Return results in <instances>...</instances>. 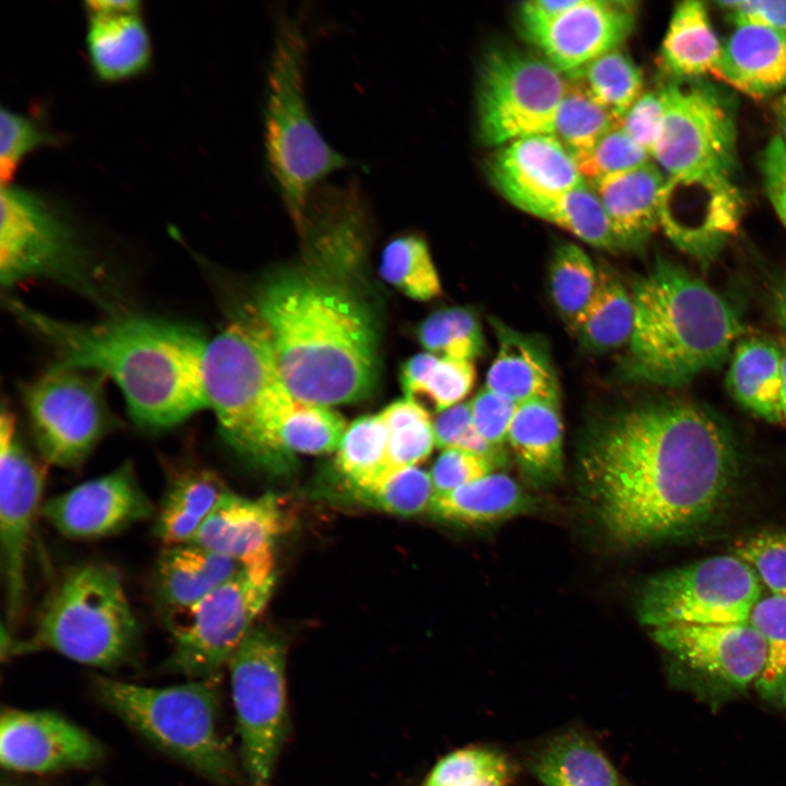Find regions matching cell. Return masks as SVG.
<instances>
[{"instance_id":"38","label":"cell","mask_w":786,"mask_h":786,"mask_svg":"<svg viewBox=\"0 0 786 786\" xmlns=\"http://www.w3.org/2000/svg\"><path fill=\"white\" fill-rule=\"evenodd\" d=\"M401 380L407 398L425 396L441 413L458 404L471 392L476 371L471 360L422 353L403 365Z\"/></svg>"},{"instance_id":"33","label":"cell","mask_w":786,"mask_h":786,"mask_svg":"<svg viewBox=\"0 0 786 786\" xmlns=\"http://www.w3.org/2000/svg\"><path fill=\"white\" fill-rule=\"evenodd\" d=\"M527 507L528 498L514 479L491 473L451 491L434 493L429 511L446 521L481 525L517 515Z\"/></svg>"},{"instance_id":"35","label":"cell","mask_w":786,"mask_h":786,"mask_svg":"<svg viewBox=\"0 0 786 786\" xmlns=\"http://www.w3.org/2000/svg\"><path fill=\"white\" fill-rule=\"evenodd\" d=\"M633 323L631 291L611 270L599 266L595 291L573 332L587 349L607 352L628 345Z\"/></svg>"},{"instance_id":"44","label":"cell","mask_w":786,"mask_h":786,"mask_svg":"<svg viewBox=\"0 0 786 786\" xmlns=\"http://www.w3.org/2000/svg\"><path fill=\"white\" fill-rule=\"evenodd\" d=\"M389 432L388 453L392 472L417 466L436 445L433 421L415 400L390 404L380 413Z\"/></svg>"},{"instance_id":"23","label":"cell","mask_w":786,"mask_h":786,"mask_svg":"<svg viewBox=\"0 0 786 786\" xmlns=\"http://www.w3.org/2000/svg\"><path fill=\"white\" fill-rule=\"evenodd\" d=\"M488 168L497 190L517 209L586 182L572 154L551 134L529 135L498 147Z\"/></svg>"},{"instance_id":"48","label":"cell","mask_w":786,"mask_h":786,"mask_svg":"<svg viewBox=\"0 0 786 786\" xmlns=\"http://www.w3.org/2000/svg\"><path fill=\"white\" fill-rule=\"evenodd\" d=\"M575 160L584 180L594 186L604 178L650 163L651 156L618 124L606 133L591 151Z\"/></svg>"},{"instance_id":"60","label":"cell","mask_w":786,"mask_h":786,"mask_svg":"<svg viewBox=\"0 0 786 786\" xmlns=\"http://www.w3.org/2000/svg\"><path fill=\"white\" fill-rule=\"evenodd\" d=\"M773 115L779 132L777 136L786 146V92L779 94L774 100Z\"/></svg>"},{"instance_id":"37","label":"cell","mask_w":786,"mask_h":786,"mask_svg":"<svg viewBox=\"0 0 786 786\" xmlns=\"http://www.w3.org/2000/svg\"><path fill=\"white\" fill-rule=\"evenodd\" d=\"M388 439L381 414L360 417L346 429L337 449L336 467L356 497L372 490L393 473Z\"/></svg>"},{"instance_id":"58","label":"cell","mask_w":786,"mask_h":786,"mask_svg":"<svg viewBox=\"0 0 786 786\" xmlns=\"http://www.w3.org/2000/svg\"><path fill=\"white\" fill-rule=\"evenodd\" d=\"M577 0H531L519 9V22L524 37L529 40L553 19L575 4Z\"/></svg>"},{"instance_id":"21","label":"cell","mask_w":786,"mask_h":786,"mask_svg":"<svg viewBox=\"0 0 786 786\" xmlns=\"http://www.w3.org/2000/svg\"><path fill=\"white\" fill-rule=\"evenodd\" d=\"M633 1L577 0L528 41L564 75L620 48L635 25Z\"/></svg>"},{"instance_id":"10","label":"cell","mask_w":786,"mask_h":786,"mask_svg":"<svg viewBox=\"0 0 786 786\" xmlns=\"http://www.w3.org/2000/svg\"><path fill=\"white\" fill-rule=\"evenodd\" d=\"M565 79L543 56L509 47L489 50L477 86L481 142L500 147L525 136L551 134L568 87Z\"/></svg>"},{"instance_id":"57","label":"cell","mask_w":786,"mask_h":786,"mask_svg":"<svg viewBox=\"0 0 786 786\" xmlns=\"http://www.w3.org/2000/svg\"><path fill=\"white\" fill-rule=\"evenodd\" d=\"M761 170L769 199L786 227V146L778 136L765 148Z\"/></svg>"},{"instance_id":"39","label":"cell","mask_w":786,"mask_h":786,"mask_svg":"<svg viewBox=\"0 0 786 786\" xmlns=\"http://www.w3.org/2000/svg\"><path fill=\"white\" fill-rule=\"evenodd\" d=\"M619 121L643 92V75L620 48L610 50L568 74Z\"/></svg>"},{"instance_id":"40","label":"cell","mask_w":786,"mask_h":786,"mask_svg":"<svg viewBox=\"0 0 786 786\" xmlns=\"http://www.w3.org/2000/svg\"><path fill=\"white\" fill-rule=\"evenodd\" d=\"M618 124L617 118L579 83L570 80L558 106L551 135L576 159Z\"/></svg>"},{"instance_id":"3","label":"cell","mask_w":786,"mask_h":786,"mask_svg":"<svg viewBox=\"0 0 786 786\" xmlns=\"http://www.w3.org/2000/svg\"><path fill=\"white\" fill-rule=\"evenodd\" d=\"M254 313L294 400L330 406L370 392L377 370L374 335L347 293L308 276H281L262 288Z\"/></svg>"},{"instance_id":"8","label":"cell","mask_w":786,"mask_h":786,"mask_svg":"<svg viewBox=\"0 0 786 786\" xmlns=\"http://www.w3.org/2000/svg\"><path fill=\"white\" fill-rule=\"evenodd\" d=\"M93 686L108 710L157 749L218 786L235 785L234 759L217 729L214 678L145 687L96 676Z\"/></svg>"},{"instance_id":"14","label":"cell","mask_w":786,"mask_h":786,"mask_svg":"<svg viewBox=\"0 0 786 786\" xmlns=\"http://www.w3.org/2000/svg\"><path fill=\"white\" fill-rule=\"evenodd\" d=\"M665 117L652 157L666 177L731 176L736 159L733 98L702 79L668 80Z\"/></svg>"},{"instance_id":"18","label":"cell","mask_w":786,"mask_h":786,"mask_svg":"<svg viewBox=\"0 0 786 786\" xmlns=\"http://www.w3.org/2000/svg\"><path fill=\"white\" fill-rule=\"evenodd\" d=\"M154 513L133 464L124 462L46 500L39 514L69 539L93 540L120 533Z\"/></svg>"},{"instance_id":"11","label":"cell","mask_w":786,"mask_h":786,"mask_svg":"<svg viewBox=\"0 0 786 786\" xmlns=\"http://www.w3.org/2000/svg\"><path fill=\"white\" fill-rule=\"evenodd\" d=\"M762 598L755 572L735 555H720L665 571L646 582L640 621L656 629L678 624L749 621Z\"/></svg>"},{"instance_id":"43","label":"cell","mask_w":786,"mask_h":786,"mask_svg":"<svg viewBox=\"0 0 786 786\" xmlns=\"http://www.w3.org/2000/svg\"><path fill=\"white\" fill-rule=\"evenodd\" d=\"M749 621L762 634L766 645L763 671L754 682L762 699L786 708V598L762 597Z\"/></svg>"},{"instance_id":"53","label":"cell","mask_w":786,"mask_h":786,"mask_svg":"<svg viewBox=\"0 0 786 786\" xmlns=\"http://www.w3.org/2000/svg\"><path fill=\"white\" fill-rule=\"evenodd\" d=\"M496 463L490 458L460 449H446L440 454L430 473L434 493L451 491L492 473Z\"/></svg>"},{"instance_id":"55","label":"cell","mask_w":786,"mask_h":786,"mask_svg":"<svg viewBox=\"0 0 786 786\" xmlns=\"http://www.w3.org/2000/svg\"><path fill=\"white\" fill-rule=\"evenodd\" d=\"M469 404L473 421L480 436L490 445L500 449L508 440L519 404L486 386Z\"/></svg>"},{"instance_id":"28","label":"cell","mask_w":786,"mask_h":786,"mask_svg":"<svg viewBox=\"0 0 786 786\" xmlns=\"http://www.w3.org/2000/svg\"><path fill=\"white\" fill-rule=\"evenodd\" d=\"M726 385L745 409L781 424L782 348L759 336L740 338L730 355Z\"/></svg>"},{"instance_id":"34","label":"cell","mask_w":786,"mask_h":786,"mask_svg":"<svg viewBox=\"0 0 786 786\" xmlns=\"http://www.w3.org/2000/svg\"><path fill=\"white\" fill-rule=\"evenodd\" d=\"M533 771L544 786H621L598 746L574 733L553 738L535 759Z\"/></svg>"},{"instance_id":"24","label":"cell","mask_w":786,"mask_h":786,"mask_svg":"<svg viewBox=\"0 0 786 786\" xmlns=\"http://www.w3.org/2000/svg\"><path fill=\"white\" fill-rule=\"evenodd\" d=\"M712 75L752 98L786 92V35L758 25H736Z\"/></svg>"},{"instance_id":"59","label":"cell","mask_w":786,"mask_h":786,"mask_svg":"<svg viewBox=\"0 0 786 786\" xmlns=\"http://www.w3.org/2000/svg\"><path fill=\"white\" fill-rule=\"evenodd\" d=\"M88 13H120L140 11L135 0H91L85 2Z\"/></svg>"},{"instance_id":"15","label":"cell","mask_w":786,"mask_h":786,"mask_svg":"<svg viewBox=\"0 0 786 786\" xmlns=\"http://www.w3.org/2000/svg\"><path fill=\"white\" fill-rule=\"evenodd\" d=\"M49 278L96 297L95 278L70 229L35 193L10 184L0 191V279L13 286Z\"/></svg>"},{"instance_id":"51","label":"cell","mask_w":786,"mask_h":786,"mask_svg":"<svg viewBox=\"0 0 786 786\" xmlns=\"http://www.w3.org/2000/svg\"><path fill=\"white\" fill-rule=\"evenodd\" d=\"M499 753L485 748H464L442 758L424 786H475L484 777L505 766Z\"/></svg>"},{"instance_id":"19","label":"cell","mask_w":786,"mask_h":786,"mask_svg":"<svg viewBox=\"0 0 786 786\" xmlns=\"http://www.w3.org/2000/svg\"><path fill=\"white\" fill-rule=\"evenodd\" d=\"M651 635L680 664L726 690L747 689L765 665V641L750 621L678 624L652 629Z\"/></svg>"},{"instance_id":"6","label":"cell","mask_w":786,"mask_h":786,"mask_svg":"<svg viewBox=\"0 0 786 786\" xmlns=\"http://www.w3.org/2000/svg\"><path fill=\"white\" fill-rule=\"evenodd\" d=\"M140 644V626L122 579L111 565L83 562L70 567L47 595L33 634L21 642L2 640L1 655L52 651L100 669L129 662Z\"/></svg>"},{"instance_id":"20","label":"cell","mask_w":786,"mask_h":786,"mask_svg":"<svg viewBox=\"0 0 786 786\" xmlns=\"http://www.w3.org/2000/svg\"><path fill=\"white\" fill-rule=\"evenodd\" d=\"M103 758L99 742L50 711L5 710L0 720V762L9 771L52 773L87 767Z\"/></svg>"},{"instance_id":"22","label":"cell","mask_w":786,"mask_h":786,"mask_svg":"<svg viewBox=\"0 0 786 786\" xmlns=\"http://www.w3.org/2000/svg\"><path fill=\"white\" fill-rule=\"evenodd\" d=\"M286 524L272 495L249 499L226 490L189 543L235 559L246 569L274 573L272 544Z\"/></svg>"},{"instance_id":"7","label":"cell","mask_w":786,"mask_h":786,"mask_svg":"<svg viewBox=\"0 0 786 786\" xmlns=\"http://www.w3.org/2000/svg\"><path fill=\"white\" fill-rule=\"evenodd\" d=\"M307 36L297 16L277 19L266 78L265 156L281 198L299 229L312 192L352 160L317 128L305 90Z\"/></svg>"},{"instance_id":"17","label":"cell","mask_w":786,"mask_h":786,"mask_svg":"<svg viewBox=\"0 0 786 786\" xmlns=\"http://www.w3.org/2000/svg\"><path fill=\"white\" fill-rule=\"evenodd\" d=\"M742 203L731 176L666 177L660 228L681 251L707 263L736 235Z\"/></svg>"},{"instance_id":"63","label":"cell","mask_w":786,"mask_h":786,"mask_svg":"<svg viewBox=\"0 0 786 786\" xmlns=\"http://www.w3.org/2000/svg\"><path fill=\"white\" fill-rule=\"evenodd\" d=\"M776 313L781 324L786 330V286L778 294L776 300Z\"/></svg>"},{"instance_id":"46","label":"cell","mask_w":786,"mask_h":786,"mask_svg":"<svg viewBox=\"0 0 786 786\" xmlns=\"http://www.w3.org/2000/svg\"><path fill=\"white\" fill-rule=\"evenodd\" d=\"M346 429L343 417L327 406L296 401L283 424L281 442L288 456L323 454L338 449Z\"/></svg>"},{"instance_id":"50","label":"cell","mask_w":786,"mask_h":786,"mask_svg":"<svg viewBox=\"0 0 786 786\" xmlns=\"http://www.w3.org/2000/svg\"><path fill=\"white\" fill-rule=\"evenodd\" d=\"M55 141L53 135L41 130L29 118L2 107L0 111V178L2 186L10 182L26 154Z\"/></svg>"},{"instance_id":"9","label":"cell","mask_w":786,"mask_h":786,"mask_svg":"<svg viewBox=\"0 0 786 786\" xmlns=\"http://www.w3.org/2000/svg\"><path fill=\"white\" fill-rule=\"evenodd\" d=\"M274 586V573L243 568L196 603L165 611L172 651L168 670L191 680L213 679L253 629Z\"/></svg>"},{"instance_id":"62","label":"cell","mask_w":786,"mask_h":786,"mask_svg":"<svg viewBox=\"0 0 786 786\" xmlns=\"http://www.w3.org/2000/svg\"><path fill=\"white\" fill-rule=\"evenodd\" d=\"M782 348V391H781V413L783 424L786 425V344Z\"/></svg>"},{"instance_id":"56","label":"cell","mask_w":786,"mask_h":786,"mask_svg":"<svg viewBox=\"0 0 786 786\" xmlns=\"http://www.w3.org/2000/svg\"><path fill=\"white\" fill-rule=\"evenodd\" d=\"M735 25L751 24L786 35V0L718 1Z\"/></svg>"},{"instance_id":"30","label":"cell","mask_w":786,"mask_h":786,"mask_svg":"<svg viewBox=\"0 0 786 786\" xmlns=\"http://www.w3.org/2000/svg\"><path fill=\"white\" fill-rule=\"evenodd\" d=\"M722 48L705 3L682 1L670 16L659 51V64L669 80L701 79L712 74Z\"/></svg>"},{"instance_id":"1","label":"cell","mask_w":786,"mask_h":786,"mask_svg":"<svg viewBox=\"0 0 786 786\" xmlns=\"http://www.w3.org/2000/svg\"><path fill=\"white\" fill-rule=\"evenodd\" d=\"M588 498L604 528L624 546L691 533L724 507L737 455L723 421L684 401L617 412L581 453Z\"/></svg>"},{"instance_id":"47","label":"cell","mask_w":786,"mask_h":786,"mask_svg":"<svg viewBox=\"0 0 786 786\" xmlns=\"http://www.w3.org/2000/svg\"><path fill=\"white\" fill-rule=\"evenodd\" d=\"M434 496L430 474L418 466L393 472L381 484L357 498L396 515H416L430 510Z\"/></svg>"},{"instance_id":"13","label":"cell","mask_w":786,"mask_h":786,"mask_svg":"<svg viewBox=\"0 0 786 786\" xmlns=\"http://www.w3.org/2000/svg\"><path fill=\"white\" fill-rule=\"evenodd\" d=\"M103 378L53 364L24 385L32 433L46 463L78 469L112 428Z\"/></svg>"},{"instance_id":"32","label":"cell","mask_w":786,"mask_h":786,"mask_svg":"<svg viewBox=\"0 0 786 786\" xmlns=\"http://www.w3.org/2000/svg\"><path fill=\"white\" fill-rule=\"evenodd\" d=\"M227 489L212 472L192 467L170 483L157 511L154 533L165 546L192 540Z\"/></svg>"},{"instance_id":"49","label":"cell","mask_w":786,"mask_h":786,"mask_svg":"<svg viewBox=\"0 0 786 786\" xmlns=\"http://www.w3.org/2000/svg\"><path fill=\"white\" fill-rule=\"evenodd\" d=\"M735 556L755 572L771 595L786 598V531H767L739 541Z\"/></svg>"},{"instance_id":"27","label":"cell","mask_w":786,"mask_h":786,"mask_svg":"<svg viewBox=\"0 0 786 786\" xmlns=\"http://www.w3.org/2000/svg\"><path fill=\"white\" fill-rule=\"evenodd\" d=\"M499 340L486 388L516 404L559 400L558 380L546 348L539 341L495 323Z\"/></svg>"},{"instance_id":"54","label":"cell","mask_w":786,"mask_h":786,"mask_svg":"<svg viewBox=\"0 0 786 786\" xmlns=\"http://www.w3.org/2000/svg\"><path fill=\"white\" fill-rule=\"evenodd\" d=\"M665 103L660 90L644 92L619 121V127L652 157L663 129Z\"/></svg>"},{"instance_id":"16","label":"cell","mask_w":786,"mask_h":786,"mask_svg":"<svg viewBox=\"0 0 786 786\" xmlns=\"http://www.w3.org/2000/svg\"><path fill=\"white\" fill-rule=\"evenodd\" d=\"M45 484L43 468L24 446L16 418L0 417V565L7 626L19 620L26 588V558Z\"/></svg>"},{"instance_id":"42","label":"cell","mask_w":786,"mask_h":786,"mask_svg":"<svg viewBox=\"0 0 786 786\" xmlns=\"http://www.w3.org/2000/svg\"><path fill=\"white\" fill-rule=\"evenodd\" d=\"M597 277L598 269L581 247L567 242L557 248L550 263V293L572 331L593 297Z\"/></svg>"},{"instance_id":"29","label":"cell","mask_w":786,"mask_h":786,"mask_svg":"<svg viewBox=\"0 0 786 786\" xmlns=\"http://www.w3.org/2000/svg\"><path fill=\"white\" fill-rule=\"evenodd\" d=\"M559 400H533L517 406L508 442L525 477L533 484L557 480L563 467V426Z\"/></svg>"},{"instance_id":"25","label":"cell","mask_w":786,"mask_h":786,"mask_svg":"<svg viewBox=\"0 0 786 786\" xmlns=\"http://www.w3.org/2000/svg\"><path fill=\"white\" fill-rule=\"evenodd\" d=\"M666 176L652 162L592 186L621 250L639 249L660 227Z\"/></svg>"},{"instance_id":"61","label":"cell","mask_w":786,"mask_h":786,"mask_svg":"<svg viewBox=\"0 0 786 786\" xmlns=\"http://www.w3.org/2000/svg\"><path fill=\"white\" fill-rule=\"evenodd\" d=\"M508 777V766H502L484 777L475 786H505Z\"/></svg>"},{"instance_id":"2","label":"cell","mask_w":786,"mask_h":786,"mask_svg":"<svg viewBox=\"0 0 786 786\" xmlns=\"http://www.w3.org/2000/svg\"><path fill=\"white\" fill-rule=\"evenodd\" d=\"M8 306L49 345L55 365L110 378L141 428H172L209 408L202 369L207 342L193 326L139 315L75 323L17 299L10 298Z\"/></svg>"},{"instance_id":"12","label":"cell","mask_w":786,"mask_h":786,"mask_svg":"<svg viewBox=\"0 0 786 786\" xmlns=\"http://www.w3.org/2000/svg\"><path fill=\"white\" fill-rule=\"evenodd\" d=\"M229 669L249 786H270L287 728L284 644L264 630L252 629Z\"/></svg>"},{"instance_id":"41","label":"cell","mask_w":786,"mask_h":786,"mask_svg":"<svg viewBox=\"0 0 786 786\" xmlns=\"http://www.w3.org/2000/svg\"><path fill=\"white\" fill-rule=\"evenodd\" d=\"M380 272L382 277L417 300L441 295L442 287L427 242L416 235H403L384 248Z\"/></svg>"},{"instance_id":"52","label":"cell","mask_w":786,"mask_h":786,"mask_svg":"<svg viewBox=\"0 0 786 786\" xmlns=\"http://www.w3.org/2000/svg\"><path fill=\"white\" fill-rule=\"evenodd\" d=\"M436 445L460 449L486 456L498 464L500 449L490 445L478 432L473 421L471 404L458 403L441 412L433 421Z\"/></svg>"},{"instance_id":"5","label":"cell","mask_w":786,"mask_h":786,"mask_svg":"<svg viewBox=\"0 0 786 786\" xmlns=\"http://www.w3.org/2000/svg\"><path fill=\"white\" fill-rule=\"evenodd\" d=\"M202 369L209 408L226 441L254 462L269 466L286 462L281 430L296 400L255 313L207 342Z\"/></svg>"},{"instance_id":"45","label":"cell","mask_w":786,"mask_h":786,"mask_svg":"<svg viewBox=\"0 0 786 786\" xmlns=\"http://www.w3.org/2000/svg\"><path fill=\"white\" fill-rule=\"evenodd\" d=\"M420 344L440 357L471 360L484 353V337L476 315L453 307L433 312L418 329Z\"/></svg>"},{"instance_id":"4","label":"cell","mask_w":786,"mask_h":786,"mask_svg":"<svg viewBox=\"0 0 786 786\" xmlns=\"http://www.w3.org/2000/svg\"><path fill=\"white\" fill-rule=\"evenodd\" d=\"M631 294L634 323L623 365L630 379L682 386L719 367L740 340L733 305L671 261L657 260Z\"/></svg>"},{"instance_id":"26","label":"cell","mask_w":786,"mask_h":786,"mask_svg":"<svg viewBox=\"0 0 786 786\" xmlns=\"http://www.w3.org/2000/svg\"><path fill=\"white\" fill-rule=\"evenodd\" d=\"M229 557L187 543L165 546L154 572V590L165 611L188 607L243 570Z\"/></svg>"},{"instance_id":"36","label":"cell","mask_w":786,"mask_h":786,"mask_svg":"<svg viewBox=\"0 0 786 786\" xmlns=\"http://www.w3.org/2000/svg\"><path fill=\"white\" fill-rule=\"evenodd\" d=\"M599 249L621 247L595 189L587 182L562 194L527 202L519 207Z\"/></svg>"},{"instance_id":"31","label":"cell","mask_w":786,"mask_h":786,"mask_svg":"<svg viewBox=\"0 0 786 786\" xmlns=\"http://www.w3.org/2000/svg\"><path fill=\"white\" fill-rule=\"evenodd\" d=\"M88 14L86 47L100 79L121 80L147 67L151 40L139 11Z\"/></svg>"}]
</instances>
